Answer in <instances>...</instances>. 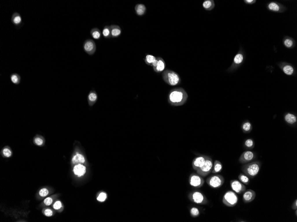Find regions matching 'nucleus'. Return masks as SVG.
I'll return each mask as SVG.
<instances>
[{
	"instance_id": "37",
	"label": "nucleus",
	"mask_w": 297,
	"mask_h": 222,
	"mask_svg": "<svg viewBox=\"0 0 297 222\" xmlns=\"http://www.w3.org/2000/svg\"><path fill=\"white\" fill-rule=\"evenodd\" d=\"M106 198V195L105 193H102L100 194L99 196L97 197V200L98 201L103 202V201H105Z\"/></svg>"
},
{
	"instance_id": "16",
	"label": "nucleus",
	"mask_w": 297,
	"mask_h": 222,
	"mask_svg": "<svg viewBox=\"0 0 297 222\" xmlns=\"http://www.w3.org/2000/svg\"><path fill=\"white\" fill-rule=\"evenodd\" d=\"M97 95L95 91L92 90L88 95V101L90 106H92L95 104L97 100Z\"/></svg>"
},
{
	"instance_id": "19",
	"label": "nucleus",
	"mask_w": 297,
	"mask_h": 222,
	"mask_svg": "<svg viewBox=\"0 0 297 222\" xmlns=\"http://www.w3.org/2000/svg\"><path fill=\"white\" fill-rule=\"evenodd\" d=\"M110 27L112 37H118L121 34V29L118 25H111Z\"/></svg>"
},
{
	"instance_id": "42",
	"label": "nucleus",
	"mask_w": 297,
	"mask_h": 222,
	"mask_svg": "<svg viewBox=\"0 0 297 222\" xmlns=\"http://www.w3.org/2000/svg\"><path fill=\"white\" fill-rule=\"evenodd\" d=\"M45 215L47 217H51L53 215V212L50 209L45 210Z\"/></svg>"
},
{
	"instance_id": "15",
	"label": "nucleus",
	"mask_w": 297,
	"mask_h": 222,
	"mask_svg": "<svg viewBox=\"0 0 297 222\" xmlns=\"http://www.w3.org/2000/svg\"><path fill=\"white\" fill-rule=\"evenodd\" d=\"M11 21L17 28H20L23 25L21 16L16 12L14 13L12 16Z\"/></svg>"
},
{
	"instance_id": "5",
	"label": "nucleus",
	"mask_w": 297,
	"mask_h": 222,
	"mask_svg": "<svg viewBox=\"0 0 297 222\" xmlns=\"http://www.w3.org/2000/svg\"><path fill=\"white\" fill-rule=\"evenodd\" d=\"M239 201V197L236 193L229 191L225 193L222 198V202L227 207H233L235 206Z\"/></svg>"
},
{
	"instance_id": "14",
	"label": "nucleus",
	"mask_w": 297,
	"mask_h": 222,
	"mask_svg": "<svg viewBox=\"0 0 297 222\" xmlns=\"http://www.w3.org/2000/svg\"><path fill=\"white\" fill-rule=\"evenodd\" d=\"M256 193L252 189H248L243 193V202L245 203H249L252 202L256 198Z\"/></svg>"
},
{
	"instance_id": "10",
	"label": "nucleus",
	"mask_w": 297,
	"mask_h": 222,
	"mask_svg": "<svg viewBox=\"0 0 297 222\" xmlns=\"http://www.w3.org/2000/svg\"><path fill=\"white\" fill-rule=\"evenodd\" d=\"M230 185L232 189L239 194L243 193L246 189L245 185L237 180H231L230 181Z\"/></svg>"
},
{
	"instance_id": "21",
	"label": "nucleus",
	"mask_w": 297,
	"mask_h": 222,
	"mask_svg": "<svg viewBox=\"0 0 297 222\" xmlns=\"http://www.w3.org/2000/svg\"><path fill=\"white\" fill-rule=\"evenodd\" d=\"M135 10L136 14L141 16L145 14L146 7L143 4H137L135 7Z\"/></svg>"
},
{
	"instance_id": "4",
	"label": "nucleus",
	"mask_w": 297,
	"mask_h": 222,
	"mask_svg": "<svg viewBox=\"0 0 297 222\" xmlns=\"http://www.w3.org/2000/svg\"><path fill=\"white\" fill-rule=\"evenodd\" d=\"M188 196L189 200L198 204L206 205L209 203L206 195L199 191H192L189 194Z\"/></svg>"
},
{
	"instance_id": "26",
	"label": "nucleus",
	"mask_w": 297,
	"mask_h": 222,
	"mask_svg": "<svg viewBox=\"0 0 297 222\" xmlns=\"http://www.w3.org/2000/svg\"><path fill=\"white\" fill-rule=\"evenodd\" d=\"M202 5H203V8L208 10H211L215 7V3L213 2V1H211V0L205 1Z\"/></svg>"
},
{
	"instance_id": "8",
	"label": "nucleus",
	"mask_w": 297,
	"mask_h": 222,
	"mask_svg": "<svg viewBox=\"0 0 297 222\" xmlns=\"http://www.w3.org/2000/svg\"><path fill=\"white\" fill-rule=\"evenodd\" d=\"M189 181L191 186L197 188L202 187L205 183V180L203 177L198 174L197 173H192L191 174L189 178Z\"/></svg>"
},
{
	"instance_id": "44",
	"label": "nucleus",
	"mask_w": 297,
	"mask_h": 222,
	"mask_svg": "<svg viewBox=\"0 0 297 222\" xmlns=\"http://www.w3.org/2000/svg\"><path fill=\"white\" fill-rule=\"evenodd\" d=\"M245 1L248 3H251L253 1H253V0H246V1Z\"/></svg>"
},
{
	"instance_id": "34",
	"label": "nucleus",
	"mask_w": 297,
	"mask_h": 222,
	"mask_svg": "<svg viewBox=\"0 0 297 222\" xmlns=\"http://www.w3.org/2000/svg\"><path fill=\"white\" fill-rule=\"evenodd\" d=\"M190 213H191V215L192 217H196L200 215V211L197 208L193 207L190 210Z\"/></svg>"
},
{
	"instance_id": "12",
	"label": "nucleus",
	"mask_w": 297,
	"mask_h": 222,
	"mask_svg": "<svg viewBox=\"0 0 297 222\" xmlns=\"http://www.w3.org/2000/svg\"><path fill=\"white\" fill-rule=\"evenodd\" d=\"M207 156L206 155H200L193 159L192 163V165L194 170H197L204 165Z\"/></svg>"
},
{
	"instance_id": "36",
	"label": "nucleus",
	"mask_w": 297,
	"mask_h": 222,
	"mask_svg": "<svg viewBox=\"0 0 297 222\" xmlns=\"http://www.w3.org/2000/svg\"><path fill=\"white\" fill-rule=\"evenodd\" d=\"M34 143L38 146H42L44 143L43 140L40 137H36L35 138Z\"/></svg>"
},
{
	"instance_id": "32",
	"label": "nucleus",
	"mask_w": 297,
	"mask_h": 222,
	"mask_svg": "<svg viewBox=\"0 0 297 222\" xmlns=\"http://www.w3.org/2000/svg\"><path fill=\"white\" fill-rule=\"evenodd\" d=\"M243 56L241 54H238L236 55L234 59V63L236 65H239L243 61Z\"/></svg>"
},
{
	"instance_id": "38",
	"label": "nucleus",
	"mask_w": 297,
	"mask_h": 222,
	"mask_svg": "<svg viewBox=\"0 0 297 222\" xmlns=\"http://www.w3.org/2000/svg\"><path fill=\"white\" fill-rule=\"evenodd\" d=\"M48 190L46 189H42L39 191V195L40 196H42V197L46 196L48 194Z\"/></svg>"
},
{
	"instance_id": "39",
	"label": "nucleus",
	"mask_w": 297,
	"mask_h": 222,
	"mask_svg": "<svg viewBox=\"0 0 297 222\" xmlns=\"http://www.w3.org/2000/svg\"><path fill=\"white\" fill-rule=\"evenodd\" d=\"M284 44L287 48H291L293 44V42L292 40L288 39L285 40Z\"/></svg>"
},
{
	"instance_id": "6",
	"label": "nucleus",
	"mask_w": 297,
	"mask_h": 222,
	"mask_svg": "<svg viewBox=\"0 0 297 222\" xmlns=\"http://www.w3.org/2000/svg\"><path fill=\"white\" fill-rule=\"evenodd\" d=\"M206 182L211 188L217 189L222 186L225 182V179L221 175H213L207 178Z\"/></svg>"
},
{
	"instance_id": "29",
	"label": "nucleus",
	"mask_w": 297,
	"mask_h": 222,
	"mask_svg": "<svg viewBox=\"0 0 297 222\" xmlns=\"http://www.w3.org/2000/svg\"><path fill=\"white\" fill-rule=\"evenodd\" d=\"M283 71L286 75L291 76L294 72V69L291 65H286L283 68Z\"/></svg>"
},
{
	"instance_id": "11",
	"label": "nucleus",
	"mask_w": 297,
	"mask_h": 222,
	"mask_svg": "<svg viewBox=\"0 0 297 222\" xmlns=\"http://www.w3.org/2000/svg\"><path fill=\"white\" fill-rule=\"evenodd\" d=\"M84 51L89 55L94 54L96 51V45L94 41L91 39H86L83 44Z\"/></svg>"
},
{
	"instance_id": "45",
	"label": "nucleus",
	"mask_w": 297,
	"mask_h": 222,
	"mask_svg": "<svg viewBox=\"0 0 297 222\" xmlns=\"http://www.w3.org/2000/svg\"><path fill=\"white\" fill-rule=\"evenodd\" d=\"M295 215H296V217H297V209L295 210Z\"/></svg>"
},
{
	"instance_id": "24",
	"label": "nucleus",
	"mask_w": 297,
	"mask_h": 222,
	"mask_svg": "<svg viewBox=\"0 0 297 222\" xmlns=\"http://www.w3.org/2000/svg\"><path fill=\"white\" fill-rule=\"evenodd\" d=\"M91 35L94 39H99L102 36V33L99 29L95 28L92 29L91 31Z\"/></svg>"
},
{
	"instance_id": "9",
	"label": "nucleus",
	"mask_w": 297,
	"mask_h": 222,
	"mask_svg": "<svg viewBox=\"0 0 297 222\" xmlns=\"http://www.w3.org/2000/svg\"><path fill=\"white\" fill-rule=\"evenodd\" d=\"M255 157V153L251 151H246L241 154L239 161L241 164H246L252 161Z\"/></svg>"
},
{
	"instance_id": "3",
	"label": "nucleus",
	"mask_w": 297,
	"mask_h": 222,
	"mask_svg": "<svg viewBox=\"0 0 297 222\" xmlns=\"http://www.w3.org/2000/svg\"><path fill=\"white\" fill-rule=\"evenodd\" d=\"M163 80L166 83L172 86L178 85L181 82L179 75L176 72L170 70H166L163 73Z\"/></svg>"
},
{
	"instance_id": "30",
	"label": "nucleus",
	"mask_w": 297,
	"mask_h": 222,
	"mask_svg": "<svg viewBox=\"0 0 297 222\" xmlns=\"http://www.w3.org/2000/svg\"><path fill=\"white\" fill-rule=\"evenodd\" d=\"M11 81L14 84H19L21 82L20 76L16 73L12 74L10 76Z\"/></svg>"
},
{
	"instance_id": "17",
	"label": "nucleus",
	"mask_w": 297,
	"mask_h": 222,
	"mask_svg": "<svg viewBox=\"0 0 297 222\" xmlns=\"http://www.w3.org/2000/svg\"><path fill=\"white\" fill-rule=\"evenodd\" d=\"M86 167L83 165L82 164L76 165L73 168V172L74 174L78 176L84 175L86 173Z\"/></svg>"
},
{
	"instance_id": "27",
	"label": "nucleus",
	"mask_w": 297,
	"mask_h": 222,
	"mask_svg": "<svg viewBox=\"0 0 297 222\" xmlns=\"http://www.w3.org/2000/svg\"><path fill=\"white\" fill-rule=\"evenodd\" d=\"M239 180L242 184L248 185L250 183V180L249 177L246 175L244 173H240L238 176Z\"/></svg>"
},
{
	"instance_id": "35",
	"label": "nucleus",
	"mask_w": 297,
	"mask_h": 222,
	"mask_svg": "<svg viewBox=\"0 0 297 222\" xmlns=\"http://www.w3.org/2000/svg\"><path fill=\"white\" fill-rule=\"evenodd\" d=\"M2 153L3 155L6 157H10L12 155L11 151L8 148H4L2 151Z\"/></svg>"
},
{
	"instance_id": "25",
	"label": "nucleus",
	"mask_w": 297,
	"mask_h": 222,
	"mask_svg": "<svg viewBox=\"0 0 297 222\" xmlns=\"http://www.w3.org/2000/svg\"><path fill=\"white\" fill-rule=\"evenodd\" d=\"M156 59V57L153 55L148 54L145 56V62L147 65L153 66L154 63Z\"/></svg>"
},
{
	"instance_id": "41",
	"label": "nucleus",
	"mask_w": 297,
	"mask_h": 222,
	"mask_svg": "<svg viewBox=\"0 0 297 222\" xmlns=\"http://www.w3.org/2000/svg\"><path fill=\"white\" fill-rule=\"evenodd\" d=\"M61 207H62V204H61V202L59 201L55 202L54 205V208L56 210L59 209L61 208Z\"/></svg>"
},
{
	"instance_id": "43",
	"label": "nucleus",
	"mask_w": 297,
	"mask_h": 222,
	"mask_svg": "<svg viewBox=\"0 0 297 222\" xmlns=\"http://www.w3.org/2000/svg\"><path fill=\"white\" fill-rule=\"evenodd\" d=\"M292 209L293 210H295L297 209V199L295 200H294V202L292 204Z\"/></svg>"
},
{
	"instance_id": "13",
	"label": "nucleus",
	"mask_w": 297,
	"mask_h": 222,
	"mask_svg": "<svg viewBox=\"0 0 297 222\" xmlns=\"http://www.w3.org/2000/svg\"><path fill=\"white\" fill-rule=\"evenodd\" d=\"M153 69L157 73L162 72L165 68V63L164 60L162 58L156 57L155 61L153 65Z\"/></svg>"
},
{
	"instance_id": "28",
	"label": "nucleus",
	"mask_w": 297,
	"mask_h": 222,
	"mask_svg": "<svg viewBox=\"0 0 297 222\" xmlns=\"http://www.w3.org/2000/svg\"><path fill=\"white\" fill-rule=\"evenodd\" d=\"M103 37L106 38H110L112 37L111 33V29L110 26H106L104 27L102 31Z\"/></svg>"
},
{
	"instance_id": "40",
	"label": "nucleus",
	"mask_w": 297,
	"mask_h": 222,
	"mask_svg": "<svg viewBox=\"0 0 297 222\" xmlns=\"http://www.w3.org/2000/svg\"><path fill=\"white\" fill-rule=\"evenodd\" d=\"M53 202V200L50 197H48L44 200V204L47 206H49Z\"/></svg>"
},
{
	"instance_id": "33",
	"label": "nucleus",
	"mask_w": 297,
	"mask_h": 222,
	"mask_svg": "<svg viewBox=\"0 0 297 222\" xmlns=\"http://www.w3.org/2000/svg\"><path fill=\"white\" fill-rule=\"evenodd\" d=\"M268 8L270 10L278 12L280 10L279 6L275 2H271L268 5Z\"/></svg>"
},
{
	"instance_id": "22",
	"label": "nucleus",
	"mask_w": 297,
	"mask_h": 222,
	"mask_svg": "<svg viewBox=\"0 0 297 222\" xmlns=\"http://www.w3.org/2000/svg\"><path fill=\"white\" fill-rule=\"evenodd\" d=\"M222 170V165L220 161L216 160L213 163L212 172L213 173H217L221 172Z\"/></svg>"
},
{
	"instance_id": "20",
	"label": "nucleus",
	"mask_w": 297,
	"mask_h": 222,
	"mask_svg": "<svg viewBox=\"0 0 297 222\" xmlns=\"http://www.w3.org/2000/svg\"><path fill=\"white\" fill-rule=\"evenodd\" d=\"M285 120L289 125H294L297 123V117L291 113H287L285 116Z\"/></svg>"
},
{
	"instance_id": "18",
	"label": "nucleus",
	"mask_w": 297,
	"mask_h": 222,
	"mask_svg": "<svg viewBox=\"0 0 297 222\" xmlns=\"http://www.w3.org/2000/svg\"><path fill=\"white\" fill-rule=\"evenodd\" d=\"M85 159L84 156L82 154H80L78 152H77L76 154L73 156L72 158V162L75 165L82 164L85 163Z\"/></svg>"
},
{
	"instance_id": "7",
	"label": "nucleus",
	"mask_w": 297,
	"mask_h": 222,
	"mask_svg": "<svg viewBox=\"0 0 297 222\" xmlns=\"http://www.w3.org/2000/svg\"><path fill=\"white\" fill-rule=\"evenodd\" d=\"M213 165L212 159L209 156H207L205 164L196 171L197 173L202 177L207 176L212 172Z\"/></svg>"
},
{
	"instance_id": "1",
	"label": "nucleus",
	"mask_w": 297,
	"mask_h": 222,
	"mask_svg": "<svg viewBox=\"0 0 297 222\" xmlns=\"http://www.w3.org/2000/svg\"><path fill=\"white\" fill-rule=\"evenodd\" d=\"M188 95L182 88H175L172 89L168 95L169 103L173 106H181L187 102Z\"/></svg>"
},
{
	"instance_id": "2",
	"label": "nucleus",
	"mask_w": 297,
	"mask_h": 222,
	"mask_svg": "<svg viewBox=\"0 0 297 222\" xmlns=\"http://www.w3.org/2000/svg\"><path fill=\"white\" fill-rule=\"evenodd\" d=\"M261 163L259 161H255L245 164L241 168L244 174L250 178H254L259 174L261 168Z\"/></svg>"
},
{
	"instance_id": "31",
	"label": "nucleus",
	"mask_w": 297,
	"mask_h": 222,
	"mask_svg": "<svg viewBox=\"0 0 297 222\" xmlns=\"http://www.w3.org/2000/svg\"><path fill=\"white\" fill-rule=\"evenodd\" d=\"M244 146L246 148L252 149L255 146V143L252 139H247L244 142Z\"/></svg>"
},
{
	"instance_id": "23",
	"label": "nucleus",
	"mask_w": 297,
	"mask_h": 222,
	"mask_svg": "<svg viewBox=\"0 0 297 222\" xmlns=\"http://www.w3.org/2000/svg\"><path fill=\"white\" fill-rule=\"evenodd\" d=\"M241 129L244 133H249L252 130V125L249 121L243 123L241 125Z\"/></svg>"
}]
</instances>
